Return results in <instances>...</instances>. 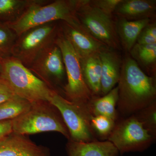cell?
Returning <instances> with one entry per match:
<instances>
[{"label":"cell","instance_id":"cell-7","mask_svg":"<svg viewBox=\"0 0 156 156\" xmlns=\"http://www.w3.org/2000/svg\"><path fill=\"white\" fill-rule=\"evenodd\" d=\"M59 30V21H56L25 31L17 37L12 56L29 68L39 53L55 44Z\"/></svg>","mask_w":156,"mask_h":156},{"label":"cell","instance_id":"cell-23","mask_svg":"<svg viewBox=\"0 0 156 156\" xmlns=\"http://www.w3.org/2000/svg\"><path fill=\"white\" fill-rule=\"evenodd\" d=\"M114 120L102 115H90L89 122L92 131L101 136H109L115 127Z\"/></svg>","mask_w":156,"mask_h":156},{"label":"cell","instance_id":"cell-19","mask_svg":"<svg viewBox=\"0 0 156 156\" xmlns=\"http://www.w3.org/2000/svg\"><path fill=\"white\" fill-rule=\"evenodd\" d=\"M32 103L15 95L0 104V122L13 120L27 111Z\"/></svg>","mask_w":156,"mask_h":156},{"label":"cell","instance_id":"cell-10","mask_svg":"<svg viewBox=\"0 0 156 156\" xmlns=\"http://www.w3.org/2000/svg\"><path fill=\"white\" fill-rule=\"evenodd\" d=\"M28 69L54 90L66 75L61 50L55 43L39 53Z\"/></svg>","mask_w":156,"mask_h":156},{"label":"cell","instance_id":"cell-15","mask_svg":"<svg viewBox=\"0 0 156 156\" xmlns=\"http://www.w3.org/2000/svg\"><path fill=\"white\" fill-rule=\"evenodd\" d=\"M66 151L68 156H118L119 154L108 140L80 142L70 140Z\"/></svg>","mask_w":156,"mask_h":156},{"label":"cell","instance_id":"cell-11","mask_svg":"<svg viewBox=\"0 0 156 156\" xmlns=\"http://www.w3.org/2000/svg\"><path fill=\"white\" fill-rule=\"evenodd\" d=\"M59 26L61 33L72 45L80 58L99 53L107 48L87 33L81 26H73L63 21H59Z\"/></svg>","mask_w":156,"mask_h":156},{"label":"cell","instance_id":"cell-16","mask_svg":"<svg viewBox=\"0 0 156 156\" xmlns=\"http://www.w3.org/2000/svg\"><path fill=\"white\" fill-rule=\"evenodd\" d=\"M150 19L133 21L120 19L116 22L117 34L123 48L130 52L141 31L150 23Z\"/></svg>","mask_w":156,"mask_h":156},{"label":"cell","instance_id":"cell-22","mask_svg":"<svg viewBox=\"0 0 156 156\" xmlns=\"http://www.w3.org/2000/svg\"><path fill=\"white\" fill-rule=\"evenodd\" d=\"M16 33L5 23L0 22V58L12 56V51L17 37Z\"/></svg>","mask_w":156,"mask_h":156},{"label":"cell","instance_id":"cell-3","mask_svg":"<svg viewBox=\"0 0 156 156\" xmlns=\"http://www.w3.org/2000/svg\"><path fill=\"white\" fill-rule=\"evenodd\" d=\"M1 59L2 65L1 79L15 95L32 103H50L53 94L57 91L51 89L13 56Z\"/></svg>","mask_w":156,"mask_h":156},{"label":"cell","instance_id":"cell-2","mask_svg":"<svg viewBox=\"0 0 156 156\" xmlns=\"http://www.w3.org/2000/svg\"><path fill=\"white\" fill-rule=\"evenodd\" d=\"M77 0H31L20 17L5 23L17 36L29 29L56 21L80 26L76 15Z\"/></svg>","mask_w":156,"mask_h":156},{"label":"cell","instance_id":"cell-27","mask_svg":"<svg viewBox=\"0 0 156 156\" xmlns=\"http://www.w3.org/2000/svg\"><path fill=\"white\" fill-rule=\"evenodd\" d=\"M13 91L2 79H0V104L15 95Z\"/></svg>","mask_w":156,"mask_h":156},{"label":"cell","instance_id":"cell-14","mask_svg":"<svg viewBox=\"0 0 156 156\" xmlns=\"http://www.w3.org/2000/svg\"><path fill=\"white\" fill-rule=\"evenodd\" d=\"M154 0H122L114 13L120 19L129 21L150 19L154 16Z\"/></svg>","mask_w":156,"mask_h":156},{"label":"cell","instance_id":"cell-9","mask_svg":"<svg viewBox=\"0 0 156 156\" xmlns=\"http://www.w3.org/2000/svg\"><path fill=\"white\" fill-rule=\"evenodd\" d=\"M108 139L122 154L144 150L151 144L153 136L142 121L132 117L115 126Z\"/></svg>","mask_w":156,"mask_h":156},{"label":"cell","instance_id":"cell-5","mask_svg":"<svg viewBox=\"0 0 156 156\" xmlns=\"http://www.w3.org/2000/svg\"><path fill=\"white\" fill-rule=\"evenodd\" d=\"M50 105L46 102L33 103L28 110L11 120L12 132L25 135L55 131L69 139L68 130L62 118L50 106Z\"/></svg>","mask_w":156,"mask_h":156},{"label":"cell","instance_id":"cell-13","mask_svg":"<svg viewBox=\"0 0 156 156\" xmlns=\"http://www.w3.org/2000/svg\"><path fill=\"white\" fill-rule=\"evenodd\" d=\"M101 63V93L106 95L115 85L119 79L122 61L120 57L113 49L107 48L99 53Z\"/></svg>","mask_w":156,"mask_h":156},{"label":"cell","instance_id":"cell-8","mask_svg":"<svg viewBox=\"0 0 156 156\" xmlns=\"http://www.w3.org/2000/svg\"><path fill=\"white\" fill-rule=\"evenodd\" d=\"M50 103L60 113L70 140L80 142L95 141L89 122L90 115L85 107L66 99L57 92L53 94Z\"/></svg>","mask_w":156,"mask_h":156},{"label":"cell","instance_id":"cell-29","mask_svg":"<svg viewBox=\"0 0 156 156\" xmlns=\"http://www.w3.org/2000/svg\"><path fill=\"white\" fill-rule=\"evenodd\" d=\"M2 61H1V59L0 58V79H1V76H2Z\"/></svg>","mask_w":156,"mask_h":156},{"label":"cell","instance_id":"cell-12","mask_svg":"<svg viewBox=\"0 0 156 156\" xmlns=\"http://www.w3.org/2000/svg\"><path fill=\"white\" fill-rule=\"evenodd\" d=\"M48 148L14 132L0 139V156H50Z\"/></svg>","mask_w":156,"mask_h":156},{"label":"cell","instance_id":"cell-21","mask_svg":"<svg viewBox=\"0 0 156 156\" xmlns=\"http://www.w3.org/2000/svg\"><path fill=\"white\" fill-rule=\"evenodd\" d=\"M132 58L146 66L154 64L156 61V43L151 44H136L130 51Z\"/></svg>","mask_w":156,"mask_h":156},{"label":"cell","instance_id":"cell-28","mask_svg":"<svg viewBox=\"0 0 156 156\" xmlns=\"http://www.w3.org/2000/svg\"><path fill=\"white\" fill-rule=\"evenodd\" d=\"M12 132V120L0 122V139Z\"/></svg>","mask_w":156,"mask_h":156},{"label":"cell","instance_id":"cell-26","mask_svg":"<svg viewBox=\"0 0 156 156\" xmlns=\"http://www.w3.org/2000/svg\"><path fill=\"white\" fill-rule=\"evenodd\" d=\"M122 0H92L89 1L92 5L100 9L107 14L112 15Z\"/></svg>","mask_w":156,"mask_h":156},{"label":"cell","instance_id":"cell-1","mask_svg":"<svg viewBox=\"0 0 156 156\" xmlns=\"http://www.w3.org/2000/svg\"><path fill=\"white\" fill-rule=\"evenodd\" d=\"M118 83L117 103L119 109L124 113L139 111L154 102V79L144 73L130 56H126L122 61Z\"/></svg>","mask_w":156,"mask_h":156},{"label":"cell","instance_id":"cell-20","mask_svg":"<svg viewBox=\"0 0 156 156\" xmlns=\"http://www.w3.org/2000/svg\"><path fill=\"white\" fill-rule=\"evenodd\" d=\"M31 0H0V22L15 21L24 13Z\"/></svg>","mask_w":156,"mask_h":156},{"label":"cell","instance_id":"cell-25","mask_svg":"<svg viewBox=\"0 0 156 156\" xmlns=\"http://www.w3.org/2000/svg\"><path fill=\"white\" fill-rule=\"evenodd\" d=\"M136 43L139 44H151L156 43L155 23H150L142 30L137 38Z\"/></svg>","mask_w":156,"mask_h":156},{"label":"cell","instance_id":"cell-6","mask_svg":"<svg viewBox=\"0 0 156 156\" xmlns=\"http://www.w3.org/2000/svg\"><path fill=\"white\" fill-rule=\"evenodd\" d=\"M55 44L61 50L64 62L67 83L63 89L67 99L87 108L93 97L84 80L80 57L60 30Z\"/></svg>","mask_w":156,"mask_h":156},{"label":"cell","instance_id":"cell-4","mask_svg":"<svg viewBox=\"0 0 156 156\" xmlns=\"http://www.w3.org/2000/svg\"><path fill=\"white\" fill-rule=\"evenodd\" d=\"M76 15L82 28L95 40L111 49L120 48L112 15L92 5L88 0H77Z\"/></svg>","mask_w":156,"mask_h":156},{"label":"cell","instance_id":"cell-24","mask_svg":"<svg viewBox=\"0 0 156 156\" xmlns=\"http://www.w3.org/2000/svg\"><path fill=\"white\" fill-rule=\"evenodd\" d=\"M141 117H137L151 133H154L156 125V107L154 102L142 110Z\"/></svg>","mask_w":156,"mask_h":156},{"label":"cell","instance_id":"cell-17","mask_svg":"<svg viewBox=\"0 0 156 156\" xmlns=\"http://www.w3.org/2000/svg\"><path fill=\"white\" fill-rule=\"evenodd\" d=\"M84 80L92 94L101 93V63L99 53L80 58Z\"/></svg>","mask_w":156,"mask_h":156},{"label":"cell","instance_id":"cell-18","mask_svg":"<svg viewBox=\"0 0 156 156\" xmlns=\"http://www.w3.org/2000/svg\"><path fill=\"white\" fill-rule=\"evenodd\" d=\"M119 98L118 86L102 97L92 98L87 106L90 115H102L115 120L117 114L116 105Z\"/></svg>","mask_w":156,"mask_h":156}]
</instances>
